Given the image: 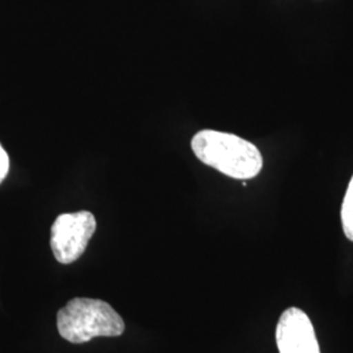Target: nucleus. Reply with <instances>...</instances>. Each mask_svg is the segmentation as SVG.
I'll return each mask as SVG.
<instances>
[{
    "mask_svg": "<svg viewBox=\"0 0 353 353\" xmlns=\"http://www.w3.org/2000/svg\"><path fill=\"white\" fill-rule=\"evenodd\" d=\"M191 148L203 164L236 179L254 178L263 166L259 150L233 134L202 130L191 140Z\"/></svg>",
    "mask_w": 353,
    "mask_h": 353,
    "instance_id": "nucleus-1",
    "label": "nucleus"
},
{
    "mask_svg": "<svg viewBox=\"0 0 353 353\" xmlns=\"http://www.w3.org/2000/svg\"><path fill=\"white\" fill-rule=\"evenodd\" d=\"M57 327L65 341L83 344L101 336H121L125 331V322L109 303L76 297L58 312Z\"/></svg>",
    "mask_w": 353,
    "mask_h": 353,
    "instance_id": "nucleus-2",
    "label": "nucleus"
},
{
    "mask_svg": "<svg viewBox=\"0 0 353 353\" xmlns=\"http://www.w3.org/2000/svg\"><path fill=\"white\" fill-rule=\"evenodd\" d=\"M96 228V219L89 211L59 214L51 227V250L55 259L62 265L74 263L85 252Z\"/></svg>",
    "mask_w": 353,
    "mask_h": 353,
    "instance_id": "nucleus-3",
    "label": "nucleus"
},
{
    "mask_svg": "<svg viewBox=\"0 0 353 353\" xmlns=\"http://www.w3.org/2000/svg\"><path fill=\"white\" fill-rule=\"evenodd\" d=\"M276 345L279 353H321L312 321L297 307L287 309L280 316Z\"/></svg>",
    "mask_w": 353,
    "mask_h": 353,
    "instance_id": "nucleus-4",
    "label": "nucleus"
},
{
    "mask_svg": "<svg viewBox=\"0 0 353 353\" xmlns=\"http://www.w3.org/2000/svg\"><path fill=\"white\" fill-rule=\"evenodd\" d=\"M341 224L347 239L353 242V176L341 205Z\"/></svg>",
    "mask_w": 353,
    "mask_h": 353,
    "instance_id": "nucleus-5",
    "label": "nucleus"
},
{
    "mask_svg": "<svg viewBox=\"0 0 353 353\" xmlns=\"http://www.w3.org/2000/svg\"><path fill=\"white\" fill-rule=\"evenodd\" d=\"M8 170H10V157L0 144V183L6 179V176L8 174Z\"/></svg>",
    "mask_w": 353,
    "mask_h": 353,
    "instance_id": "nucleus-6",
    "label": "nucleus"
}]
</instances>
